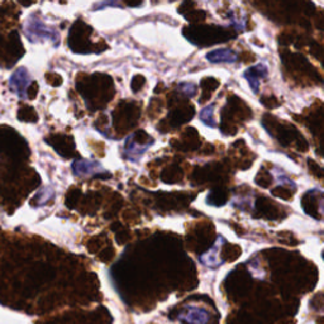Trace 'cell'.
<instances>
[{"label":"cell","instance_id":"6da1fadb","mask_svg":"<svg viewBox=\"0 0 324 324\" xmlns=\"http://www.w3.org/2000/svg\"><path fill=\"white\" fill-rule=\"evenodd\" d=\"M267 67L263 65H256L254 67L248 68L244 73V78L248 81L249 86L254 90V93H259L260 89V79L267 78Z\"/></svg>","mask_w":324,"mask_h":324},{"label":"cell","instance_id":"7a4b0ae2","mask_svg":"<svg viewBox=\"0 0 324 324\" xmlns=\"http://www.w3.org/2000/svg\"><path fill=\"white\" fill-rule=\"evenodd\" d=\"M207 59L213 64H235L238 60V55L232 49L221 48L209 52L207 55Z\"/></svg>","mask_w":324,"mask_h":324},{"label":"cell","instance_id":"3957f363","mask_svg":"<svg viewBox=\"0 0 324 324\" xmlns=\"http://www.w3.org/2000/svg\"><path fill=\"white\" fill-rule=\"evenodd\" d=\"M213 105H209L207 106V108H204L202 111V113H200V119L203 120V122L205 123L207 125H209V127H215L217 123L214 122V118H213Z\"/></svg>","mask_w":324,"mask_h":324}]
</instances>
